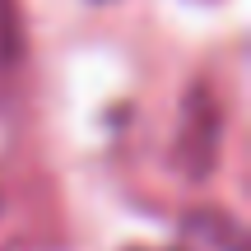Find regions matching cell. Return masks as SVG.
Returning a JSON list of instances; mask_svg holds the SVG:
<instances>
[{"instance_id":"cell-1","label":"cell","mask_w":251,"mask_h":251,"mask_svg":"<svg viewBox=\"0 0 251 251\" xmlns=\"http://www.w3.org/2000/svg\"><path fill=\"white\" fill-rule=\"evenodd\" d=\"M219 98L209 89H191L186 112H181V135H177V163L186 168L191 181L209 177V168L219 163Z\"/></svg>"},{"instance_id":"cell-2","label":"cell","mask_w":251,"mask_h":251,"mask_svg":"<svg viewBox=\"0 0 251 251\" xmlns=\"http://www.w3.org/2000/svg\"><path fill=\"white\" fill-rule=\"evenodd\" d=\"M19 61V9L14 0H0V75Z\"/></svg>"},{"instance_id":"cell-3","label":"cell","mask_w":251,"mask_h":251,"mask_svg":"<svg viewBox=\"0 0 251 251\" xmlns=\"http://www.w3.org/2000/svg\"><path fill=\"white\" fill-rule=\"evenodd\" d=\"M135 251H140V247H135Z\"/></svg>"}]
</instances>
